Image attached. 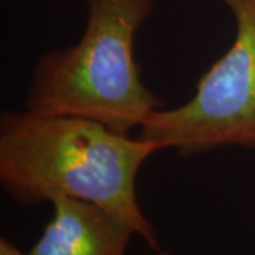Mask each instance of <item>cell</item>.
I'll use <instances>...</instances> for the list:
<instances>
[{"mask_svg": "<svg viewBox=\"0 0 255 255\" xmlns=\"http://www.w3.org/2000/svg\"><path fill=\"white\" fill-rule=\"evenodd\" d=\"M236 21L227 51L197 82L190 101L156 110L139 136L157 140L177 155L223 146L255 147V0H220Z\"/></svg>", "mask_w": 255, "mask_h": 255, "instance_id": "cell-3", "label": "cell"}, {"mask_svg": "<svg viewBox=\"0 0 255 255\" xmlns=\"http://www.w3.org/2000/svg\"><path fill=\"white\" fill-rule=\"evenodd\" d=\"M160 150H167L162 142L133 139L92 119L6 111L0 118V184L23 206L57 197L97 204L160 250L136 197L140 167Z\"/></svg>", "mask_w": 255, "mask_h": 255, "instance_id": "cell-1", "label": "cell"}, {"mask_svg": "<svg viewBox=\"0 0 255 255\" xmlns=\"http://www.w3.org/2000/svg\"><path fill=\"white\" fill-rule=\"evenodd\" d=\"M147 255H169V253H166V251H162V250H153L150 254Z\"/></svg>", "mask_w": 255, "mask_h": 255, "instance_id": "cell-6", "label": "cell"}, {"mask_svg": "<svg viewBox=\"0 0 255 255\" xmlns=\"http://www.w3.org/2000/svg\"><path fill=\"white\" fill-rule=\"evenodd\" d=\"M155 0H87V23L77 44L37 60L24 110L92 119L129 135L160 108L135 61V37Z\"/></svg>", "mask_w": 255, "mask_h": 255, "instance_id": "cell-2", "label": "cell"}, {"mask_svg": "<svg viewBox=\"0 0 255 255\" xmlns=\"http://www.w3.org/2000/svg\"><path fill=\"white\" fill-rule=\"evenodd\" d=\"M0 255H27L21 253L13 243H10L7 238H0Z\"/></svg>", "mask_w": 255, "mask_h": 255, "instance_id": "cell-5", "label": "cell"}, {"mask_svg": "<svg viewBox=\"0 0 255 255\" xmlns=\"http://www.w3.org/2000/svg\"><path fill=\"white\" fill-rule=\"evenodd\" d=\"M51 204L53 216L27 255H127L135 231L110 211L73 197Z\"/></svg>", "mask_w": 255, "mask_h": 255, "instance_id": "cell-4", "label": "cell"}]
</instances>
